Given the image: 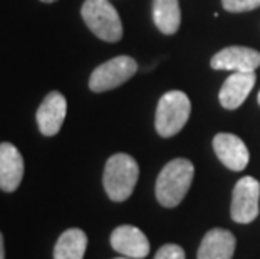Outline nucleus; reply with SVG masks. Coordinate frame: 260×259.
<instances>
[{"label": "nucleus", "instance_id": "nucleus-18", "mask_svg": "<svg viewBox=\"0 0 260 259\" xmlns=\"http://www.w3.org/2000/svg\"><path fill=\"white\" fill-rule=\"evenodd\" d=\"M0 259H5V246H4V236L0 233Z\"/></svg>", "mask_w": 260, "mask_h": 259}, {"label": "nucleus", "instance_id": "nucleus-16", "mask_svg": "<svg viewBox=\"0 0 260 259\" xmlns=\"http://www.w3.org/2000/svg\"><path fill=\"white\" fill-rule=\"evenodd\" d=\"M222 5L229 12H248L260 7V0H222Z\"/></svg>", "mask_w": 260, "mask_h": 259}, {"label": "nucleus", "instance_id": "nucleus-21", "mask_svg": "<svg viewBox=\"0 0 260 259\" xmlns=\"http://www.w3.org/2000/svg\"><path fill=\"white\" fill-rule=\"evenodd\" d=\"M116 259H131V257H126V256H124V257H116Z\"/></svg>", "mask_w": 260, "mask_h": 259}, {"label": "nucleus", "instance_id": "nucleus-4", "mask_svg": "<svg viewBox=\"0 0 260 259\" xmlns=\"http://www.w3.org/2000/svg\"><path fill=\"white\" fill-rule=\"evenodd\" d=\"M82 19L94 36L106 42H118L123 37V24L109 0H86L81 9Z\"/></svg>", "mask_w": 260, "mask_h": 259}, {"label": "nucleus", "instance_id": "nucleus-17", "mask_svg": "<svg viewBox=\"0 0 260 259\" xmlns=\"http://www.w3.org/2000/svg\"><path fill=\"white\" fill-rule=\"evenodd\" d=\"M154 259H185V251L178 244H165L158 249Z\"/></svg>", "mask_w": 260, "mask_h": 259}, {"label": "nucleus", "instance_id": "nucleus-3", "mask_svg": "<svg viewBox=\"0 0 260 259\" xmlns=\"http://www.w3.org/2000/svg\"><path fill=\"white\" fill-rule=\"evenodd\" d=\"M191 103L183 91H168L161 96L156 108L154 126L159 136L170 138L180 133L190 118Z\"/></svg>", "mask_w": 260, "mask_h": 259}, {"label": "nucleus", "instance_id": "nucleus-2", "mask_svg": "<svg viewBox=\"0 0 260 259\" xmlns=\"http://www.w3.org/2000/svg\"><path fill=\"white\" fill-rule=\"evenodd\" d=\"M138 177H140V167L136 160L126 153H116L109 157L104 167V190L113 202H124L135 190Z\"/></svg>", "mask_w": 260, "mask_h": 259}, {"label": "nucleus", "instance_id": "nucleus-7", "mask_svg": "<svg viewBox=\"0 0 260 259\" xmlns=\"http://www.w3.org/2000/svg\"><path fill=\"white\" fill-rule=\"evenodd\" d=\"M213 69L232 73H255L260 66V52L243 46H230L217 52L210 61Z\"/></svg>", "mask_w": 260, "mask_h": 259}, {"label": "nucleus", "instance_id": "nucleus-11", "mask_svg": "<svg viewBox=\"0 0 260 259\" xmlns=\"http://www.w3.org/2000/svg\"><path fill=\"white\" fill-rule=\"evenodd\" d=\"M22 177H24V158L17 147L9 141L0 143V190H17Z\"/></svg>", "mask_w": 260, "mask_h": 259}, {"label": "nucleus", "instance_id": "nucleus-8", "mask_svg": "<svg viewBox=\"0 0 260 259\" xmlns=\"http://www.w3.org/2000/svg\"><path fill=\"white\" fill-rule=\"evenodd\" d=\"M68 113V101L59 91H52L44 98L37 109L36 120L39 130L44 136H54L59 133Z\"/></svg>", "mask_w": 260, "mask_h": 259}, {"label": "nucleus", "instance_id": "nucleus-5", "mask_svg": "<svg viewBox=\"0 0 260 259\" xmlns=\"http://www.w3.org/2000/svg\"><path fill=\"white\" fill-rule=\"evenodd\" d=\"M138 71V63L129 56H118L103 63L92 71L89 78V90L94 93H104L114 90L131 79Z\"/></svg>", "mask_w": 260, "mask_h": 259}, {"label": "nucleus", "instance_id": "nucleus-14", "mask_svg": "<svg viewBox=\"0 0 260 259\" xmlns=\"http://www.w3.org/2000/svg\"><path fill=\"white\" fill-rule=\"evenodd\" d=\"M87 249V236L84 231L73 227L64 231L54 246V259H82Z\"/></svg>", "mask_w": 260, "mask_h": 259}, {"label": "nucleus", "instance_id": "nucleus-6", "mask_svg": "<svg viewBox=\"0 0 260 259\" xmlns=\"http://www.w3.org/2000/svg\"><path fill=\"white\" fill-rule=\"evenodd\" d=\"M260 184L253 177H242L232 194V219L239 224H250L258 216Z\"/></svg>", "mask_w": 260, "mask_h": 259}, {"label": "nucleus", "instance_id": "nucleus-12", "mask_svg": "<svg viewBox=\"0 0 260 259\" xmlns=\"http://www.w3.org/2000/svg\"><path fill=\"white\" fill-rule=\"evenodd\" d=\"M255 73H232L218 93L220 104L226 109L240 108L255 86Z\"/></svg>", "mask_w": 260, "mask_h": 259}, {"label": "nucleus", "instance_id": "nucleus-9", "mask_svg": "<svg viewBox=\"0 0 260 259\" xmlns=\"http://www.w3.org/2000/svg\"><path fill=\"white\" fill-rule=\"evenodd\" d=\"M213 150L217 153L218 160L226 168L240 172L248 165L250 153L245 143L237 135L232 133H218L213 138Z\"/></svg>", "mask_w": 260, "mask_h": 259}, {"label": "nucleus", "instance_id": "nucleus-19", "mask_svg": "<svg viewBox=\"0 0 260 259\" xmlns=\"http://www.w3.org/2000/svg\"><path fill=\"white\" fill-rule=\"evenodd\" d=\"M41 2H46V4H52V2H57V0H41Z\"/></svg>", "mask_w": 260, "mask_h": 259}, {"label": "nucleus", "instance_id": "nucleus-20", "mask_svg": "<svg viewBox=\"0 0 260 259\" xmlns=\"http://www.w3.org/2000/svg\"><path fill=\"white\" fill-rule=\"evenodd\" d=\"M257 101H258V104H260V93H258V96H257Z\"/></svg>", "mask_w": 260, "mask_h": 259}, {"label": "nucleus", "instance_id": "nucleus-10", "mask_svg": "<svg viewBox=\"0 0 260 259\" xmlns=\"http://www.w3.org/2000/svg\"><path fill=\"white\" fill-rule=\"evenodd\" d=\"M111 246L119 254L131 259H143L149 254V241L135 225H119L111 234Z\"/></svg>", "mask_w": 260, "mask_h": 259}, {"label": "nucleus", "instance_id": "nucleus-15", "mask_svg": "<svg viewBox=\"0 0 260 259\" xmlns=\"http://www.w3.org/2000/svg\"><path fill=\"white\" fill-rule=\"evenodd\" d=\"M153 20L163 34H175L180 29L181 12L178 0H154L153 4Z\"/></svg>", "mask_w": 260, "mask_h": 259}, {"label": "nucleus", "instance_id": "nucleus-1", "mask_svg": "<svg viewBox=\"0 0 260 259\" xmlns=\"http://www.w3.org/2000/svg\"><path fill=\"white\" fill-rule=\"evenodd\" d=\"M195 177V167L186 158H175L161 168L156 180V199L163 207H176L185 199Z\"/></svg>", "mask_w": 260, "mask_h": 259}, {"label": "nucleus", "instance_id": "nucleus-13", "mask_svg": "<svg viewBox=\"0 0 260 259\" xmlns=\"http://www.w3.org/2000/svg\"><path fill=\"white\" fill-rule=\"evenodd\" d=\"M235 236L226 229H212L203 236L198 259H232L235 252Z\"/></svg>", "mask_w": 260, "mask_h": 259}]
</instances>
